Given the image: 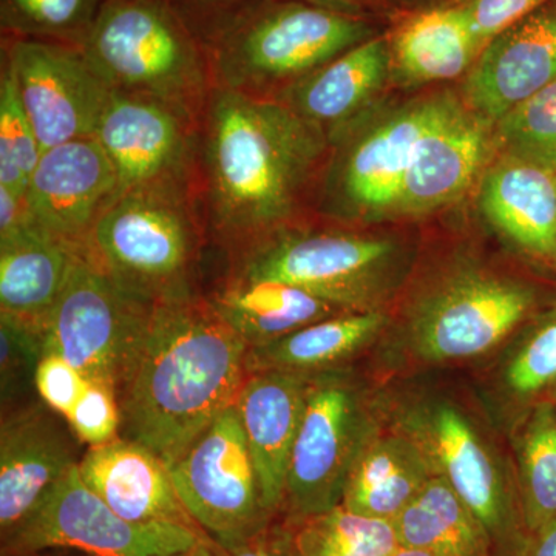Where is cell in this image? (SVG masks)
Wrapping results in <instances>:
<instances>
[{
	"mask_svg": "<svg viewBox=\"0 0 556 556\" xmlns=\"http://www.w3.org/2000/svg\"><path fill=\"white\" fill-rule=\"evenodd\" d=\"M327 149L325 130L281 101L214 87L200 124L204 225L230 254L288 228Z\"/></svg>",
	"mask_w": 556,
	"mask_h": 556,
	"instance_id": "6da1fadb",
	"label": "cell"
},
{
	"mask_svg": "<svg viewBox=\"0 0 556 556\" xmlns=\"http://www.w3.org/2000/svg\"><path fill=\"white\" fill-rule=\"evenodd\" d=\"M251 348L206 298L153 305L118 391L121 437L167 467L237 397Z\"/></svg>",
	"mask_w": 556,
	"mask_h": 556,
	"instance_id": "7a4b0ae2",
	"label": "cell"
},
{
	"mask_svg": "<svg viewBox=\"0 0 556 556\" xmlns=\"http://www.w3.org/2000/svg\"><path fill=\"white\" fill-rule=\"evenodd\" d=\"M80 50L110 89L201 124L214 89L203 40L166 0H105Z\"/></svg>",
	"mask_w": 556,
	"mask_h": 556,
	"instance_id": "3957f363",
	"label": "cell"
},
{
	"mask_svg": "<svg viewBox=\"0 0 556 556\" xmlns=\"http://www.w3.org/2000/svg\"><path fill=\"white\" fill-rule=\"evenodd\" d=\"M199 193L185 189L119 192L102 212L83 251L124 292L159 305L199 295L204 223Z\"/></svg>",
	"mask_w": 556,
	"mask_h": 556,
	"instance_id": "277c9868",
	"label": "cell"
},
{
	"mask_svg": "<svg viewBox=\"0 0 556 556\" xmlns=\"http://www.w3.org/2000/svg\"><path fill=\"white\" fill-rule=\"evenodd\" d=\"M368 35L367 25L351 14L288 2L244 7L204 47L214 87L273 100L270 91L285 86V93Z\"/></svg>",
	"mask_w": 556,
	"mask_h": 556,
	"instance_id": "5b68a950",
	"label": "cell"
},
{
	"mask_svg": "<svg viewBox=\"0 0 556 556\" xmlns=\"http://www.w3.org/2000/svg\"><path fill=\"white\" fill-rule=\"evenodd\" d=\"M232 258L230 274L294 285L345 313L379 309L402 265L391 240L291 228L270 233Z\"/></svg>",
	"mask_w": 556,
	"mask_h": 556,
	"instance_id": "8992f818",
	"label": "cell"
},
{
	"mask_svg": "<svg viewBox=\"0 0 556 556\" xmlns=\"http://www.w3.org/2000/svg\"><path fill=\"white\" fill-rule=\"evenodd\" d=\"M211 540L174 525H139L121 517L79 475L76 464L35 511L2 538V556L43 551L86 556H199Z\"/></svg>",
	"mask_w": 556,
	"mask_h": 556,
	"instance_id": "52a82bcc",
	"label": "cell"
},
{
	"mask_svg": "<svg viewBox=\"0 0 556 556\" xmlns=\"http://www.w3.org/2000/svg\"><path fill=\"white\" fill-rule=\"evenodd\" d=\"M152 306L124 292L79 248L43 327V354H60L118 397Z\"/></svg>",
	"mask_w": 556,
	"mask_h": 556,
	"instance_id": "ba28073f",
	"label": "cell"
},
{
	"mask_svg": "<svg viewBox=\"0 0 556 556\" xmlns=\"http://www.w3.org/2000/svg\"><path fill=\"white\" fill-rule=\"evenodd\" d=\"M376 427L367 396L353 376L342 368L309 375L288 468L283 511L289 521L340 506L348 475Z\"/></svg>",
	"mask_w": 556,
	"mask_h": 556,
	"instance_id": "9c48e42d",
	"label": "cell"
},
{
	"mask_svg": "<svg viewBox=\"0 0 556 556\" xmlns=\"http://www.w3.org/2000/svg\"><path fill=\"white\" fill-rule=\"evenodd\" d=\"M179 500L218 547L232 548L273 525L236 404L219 413L169 466Z\"/></svg>",
	"mask_w": 556,
	"mask_h": 556,
	"instance_id": "30bf717a",
	"label": "cell"
},
{
	"mask_svg": "<svg viewBox=\"0 0 556 556\" xmlns=\"http://www.w3.org/2000/svg\"><path fill=\"white\" fill-rule=\"evenodd\" d=\"M532 305L533 292L511 278L459 270L427 292L413 309L409 346L428 364L481 356L500 345Z\"/></svg>",
	"mask_w": 556,
	"mask_h": 556,
	"instance_id": "8fae6325",
	"label": "cell"
},
{
	"mask_svg": "<svg viewBox=\"0 0 556 556\" xmlns=\"http://www.w3.org/2000/svg\"><path fill=\"white\" fill-rule=\"evenodd\" d=\"M426 453L433 473L463 497L492 536L497 551L517 556L527 532L506 481L484 439L456 405L428 401L408 408L399 420Z\"/></svg>",
	"mask_w": 556,
	"mask_h": 556,
	"instance_id": "7c38bea8",
	"label": "cell"
},
{
	"mask_svg": "<svg viewBox=\"0 0 556 556\" xmlns=\"http://www.w3.org/2000/svg\"><path fill=\"white\" fill-rule=\"evenodd\" d=\"M2 64L13 76L42 152L94 137L113 90L80 47L10 38Z\"/></svg>",
	"mask_w": 556,
	"mask_h": 556,
	"instance_id": "4fadbf2b",
	"label": "cell"
},
{
	"mask_svg": "<svg viewBox=\"0 0 556 556\" xmlns=\"http://www.w3.org/2000/svg\"><path fill=\"white\" fill-rule=\"evenodd\" d=\"M94 138L115 167L119 192L185 189L200 197V124L179 110L112 91Z\"/></svg>",
	"mask_w": 556,
	"mask_h": 556,
	"instance_id": "5bb4252c",
	"label": "cell"
},
{
	"mask_svg": "<svg viewBox=\"0 0 556 556\" xmlns=\"http://www.w3.org/2000/svg\"><path fill=\"white\" fill-rule=\"evenodd\" d=\"M112 161L97 138L43 150L28 181V208L40 229L83 248L102 212L118 197Z\"/></svg>",
	"mask_w": 556,
	"mask_h": 556,
	"instance_id": "9a60e30c",
	"label": "cell"
},
{
	"mask_svg": "<svg viewBox=\"0 0 556 556\" xmlns=\"http://www.w3.org/2000/svg\"><path fill=\"white\" fill-rule=\"evenodd\" d=\"M42 401L2 412L0 422V538L22 525L47 493L79 464L75 433Z\"/></svg>",
	"mask_w": 556,
	"mask_h": 556,
	"instance_id": "2e32d148",
	"label": "cell"
},
{
	"mask_svg": "<svg viewBox=\"0 0 556 556\" xmlns=\"http://www.w3.org/2000/svg\"><path fill=\"white\" fill-rule=\"evenodd\" d=\"M450 94L409 102L358 138L336 163L331 195L346 214H391L402 178L424 131Z\"/></svg>",
	"mask_w": 556,
	"mask_h": 556,
	"instance_id": "e0dca14e",
	"label": "cell"
},
{
	"mask_svg": "<svg viewBox=\"0 0 556 556\" xmlns=\"http://www.w3.org/2000/svg\"><path fill=\"white\" fill-rule=\"evenodd\" d=\"M485 119L450 94L413 152L394 214H426L459 199L478 177L489 152Z\"/></svg>",
	"mask_w": 556,
	"mask_h": 556,
	"instance_id": "ac0fdd59",
	"label": "cell"
},
{
	"mask_svg": "<svg viewBox=\"0 0 556 556\" xmlns=\"http://www.w3.org/2000/svg\"><path fill=\"white\" fill-rule=\"evenodd\" d=\"M556 79V10H538L479 53L466 83L468 109L486 123Z\"/></svg>",
	"mask_w": 556,
	"mask_h": 556,
	"instance_id": "d6986e66",
	"label": "cell"
},
{
	"mask_svg": "<svg viewBox=\"0 0 556 556\" xmlns=\"http://www.w3.org/2000/svg\"><path fill=\"white\" fill-rule=\"evenodd\" d=\"M78 467L83 481L121 517L201 532L179 500L169 467L144 445L119 437L89 447Z\"/></svg>",
	"mask_w": 556,
	"mask_h": 556,
	"instance_id": "ffe728a7",
	"label": "cell"
},
{
	"mask_svg": "<svg viewBox=\"0 0 556 556\" xmlns=\"http://www.w3.org/2000/svg\"><path fill=\"white\" fill-rule=\"evenodd\" d=\"M308 379L309 375L277 369L249 372L236 402L266 506L276 517L283 511Z\"/></svg>",
	"mask_w": 556,
	"mask_h": 556,
	"instance_id": "44dd1931",
	"label": "cell"
},
{
	"mask_svg": "<svg viewBox=\"0 0 556 556\" xmlns=\"http://www.w3.org/2000/svg\"><path fill=\"white\" fill-rule=\"evenodd\" d=\"M479 203L506 239L540 257L556 255V174L506 155L485 172Z\"/></svg>",
	"mask_w": 556,
	"mask_h": 556,
	"instance_id": "7402d4cb",
	"label": "cell"
},
{
	"mask_svg": "<svg viewBox=\"0 0 556 556\" xmlns=\"http://www.w3.org/2000/svg\"><path fill=\"white\" fill-rule=\"evenodd\" d=\"M206 300L251 350L345 313L294 285L230 273Z\"/></svg>",
	"mask_w": 556,
	"mask_h": 556,
	"instance_id": "603a6c76",
	"label": "cell"
},
{
	"mask_svg": "<svg viewBox=\"0 0 556 556\" xmlns=\"http://www.w3.org/2000/svg\"><path fill=\"white\" fill-rule=\"evenodd\" d=\"M433 475L424 450L401 427H376L348 475L340 506L393 521Z\"/></svg>",
	"mask_w": 556,
	"mask_h": 556,
	"instance_id": "cb8c5ba5",
	"label": "cell"
},
{
	"mask_svg": "<svg viewBox=\"0 0 556 556\" xmlns=\"http://www.w3.org/2000/svg\"><path fill=\"white\" fill-rule=\"evenodd\" d=\"M391 67V47L367 39L285 91L277 101L320 129H340L375 97Z\"/></svg>",
	"mask_w": 556,
	"mask_h": 556,
	"instance_id": "d4e9b609",
	"label": "cell"
},
{
	"mask_svg": "<svg viewBox=\"0 0 556 556\" xmlns=\"http://www.w3.org/2000/svg\"><path fill=\"white\" fill-rule=\"evenodd\" d=\"M78 249L38 225L0 241V316L43 331Z\"/></svg>",
	"mask_w": 556,
	"mask_h": 556,
	"instance_id": "484cf974",
	"label": "cell"
},
{
	"mask_svg": "<svg viewBox=\"0 0 556 556\" xmlns=\"http://www.w3.org/2000/svg\"><path fill=\"white\" fill-rule=\"evenodd\" d=\"M387 324V314L379 309L324 318L285 338L249 350L248 371L277 369L316 375L340 368L343 362L371 345Z\"/></svg>",
	"mask_w": 556,
	"mask_h": 556,
	"instance_id": "4316f807",
	"label": "cell"
},
{
	"mask_svg": "<svg viewBox=\"0 0 556 556\" xmlns=\"http://www.w3.org/2000/svg\"><path fill=\"white\" fill-rule=\"evenodd\" d=\"M391 522L399 546L434 556H495V544L484 525L438 475L428 479Z\"/></svg>",
	"mask_w": 556,
	"mask_h": 556,
	"instance_id": "83f0119b",
	"label": "cell"
},
{
	"mask_svg": "<svg viewBox=\"0 0 556 556\" xmlns=\"http://www.w3.org/2000/svg\"><path fill=\"white\" fill-rule=\"evenodd\" d=\"M478 53L459 5L417 14L399 28L391 46L397 73L412 83L455 79Z\"/></svg>",
	"mask_w": 556,
	"mask_h": 556,
	"instance_id": "f1b7e54d",
	"label": "cell"
},
{
	"mask_svg": "<svg viewBox=\"0 0 556 556\" xmlns=\"http://www.w3.org/2000/svg\"><path fill=\"white\" fill-rule=\"evenodd\" d=\"M518 501L526 532L556 521V417L552 404L538 405L518 447Z\"/></svg>",
	"mask_w": 556,
	"mask_h": 556,
	"instance_id": "f546056e",
	"label": "cell"
},
{
	"mask_svg": "<svg viewBox=\"0 0 556 556\" xmlns=\"http://www.w3.org/2000/svg\"><path fill=\"white\" fill-rule=\"evenodd\" d=\"M292 525L298 556H390L399 547L393 522L343 506Z\"/></svg>",
	"mask_w": 556,
	"mask_h": 556,
	"instance_id": "4dcf8cb0",
	"label": "cell"
},
{
	"mask_svg": "<svg viewBox=\"0 0 556 556\" xmlns=\"http://www.w3.org/2000/svg\"><path fill=\"white\" fill-rule=\"evenodd\" d=\"M105 0H0L11 38L80 47Z\"/></svg>",
	"mask_w": 556,
	"mask_h": 556,
	"instance_id": "1f68e13d",
	"label": "cell"
},
{
	"mask_svg": "<svg viewBox=\"0 0 556 556\" xmlns=\"http://www.w3.org/2000/svg\"><path fill=\"white\" fill-rule=\"evenodd\" d=\"M506 155L556 174V79L496 123Z\"/></svg>",
	"mask_w": 556,
	"mask_h": 556,
	"instance_id": "d6a6232c",
	"label": "cell"
},
{
	"mask_svg": "<svg viewBox=\"0 0 556 556\" xmlns=\"http://www.w3.org/2000/svg\"><path fill=\"white\" fill-rule=\"evenodd\" d=\"M42 155L31 121L22 105L13 76L2 64L0 76V186L25 195Z\"/></svg>",
	"mask_w": 556,
	"mask_h": 556,
	"instance_id": "836d02e7",
	"label": "cell"
},
{
	"mask_svg": "<svg viewBox=\"0 0 556 556\" xmlns=\"http://www.w3.org/2000/svg\"><path fill=\"white\" fill-rule=\"evenodd\" d=\"M43 356V331L0 316V399L2 412L21 405L35 388Z\"/></svg>",
	"mask_w": 556,
	"mask_h": 556,
	"instance_id": "e575fe53",
	"label": "cell"
},
{
	"mask_svg": "<svg viewBox=\"0 0 556 556\" xmlns=\"http://www.w3.org/2000/svg\"><path fill=\"white\" fill-rule=\"evenodd\" d=\"M507 387L518 396H533L556 383V314L532 332L507 364Z\"/></svg>",
	"mask_w": 556,
	"mask_h": 556,
	"instance_id": "d590c367",
	"label": "cell"
},
{
	"mask_svg": "<svg viewBox=\"0 0 556 556\" xmlns=\"http://www.w3.org/2000/svg\"><path fill=\"white\" fill-rule=\"evenodd\" d=\"M67 424L75 438L89 447L108 444L121 437L118 397L108 387L89 383Z\"/></svg>",
	"mask_w": 556,
	"mask_h": 556,
	"instance_id": "8d00e7d4",
	"label": "cell"
},
{
	"mask_svg": "<svg viewBox=\"0 0 556 556\" xmlns=\"http://www.w3.org/2000/svg\"><path fill=\"white\" fill-rule=\"evenodd\" d=\"M547 2L548 0H467L459 7L466 16L468 30L482 51L486 43L543 9Z\"/></svg>",
	"mask_w": 556,
	"mask_h": 556,
	"instance_id": "74e56055",
	"label": "cell"
},
{
	"mask_svg": "<svg viewBox=\"0 0 556 556\" xmlns=\"http://www.w3.org/2000/svg\"><path fill=\"white\" fill-rule=\"evenodd\" d=\"M89 383L83 372L60 354L46 353L40 358L35 378L36 393L47 407L56 412L65 420L86 393Z\"/></svg>",
	"mask_w": 556,
	"mask_h": 556,
	"instance_id": "f35d334b",
	"label": "cell"
},
{
	"mask_svg": "<svg viewBox=\"0 0 556 556\" xmlns=\"http://www.w3.org/2000/svg\"><path fill=\"white\" fill-rule=\"evenodd\" d=\"M199 556H298L292 521L273 522L247 543L232 548L211 544Z\"/></svg>",
	"mask_w": 556,
	"mask_h": 556,
	"instance_id": "ab89813d",
	"label": "cell"
},
{
	"mask_svg": "<svg viewBox=\"0 0 556 556\" xmlns=\"http://www.w3.org/2000/svg\"><path fill=\"white\" fill-rule=\"evenodd\" d=\"M166 2L177 11L189 27L195 17L206 16L207 25L201 36L203 43L204 39L212 31L217 30L223 22L230 20L233 14L249 5L248 0H166Z\"/></svg>",
	"mask_w": 556,
	"mask_h": 556,
	"instance_id": "60d3db41",
	"label": "cell"
},
{
	"mask_svg": "<svg viewBox=\"0 0 556 556\" xmlns=\"http://www.w3.org/2000/svg\"><path fill=\"white\" fill-rule=\"evenodd\" d=\"M36 225L28 208L27 197L0 186V241Z\"/></svg>",
	"mask_w": 556,
	"mask_h": 556,
	"instance_id": "b9f144b4",
	"label": "cell"
},
{
	"mask_svg": "<svg viewBox=\"0 0 556 556\" xmlns=\"http://www.w3.org/2000/svg\"><path fill=\"white\" fill-rule=\"evenodd\" d=\"M517 556H556V521L527 533Z\"/></svg>",
	"mask_w": 556,
	"mask_h": 556,
	"instance_id": "7bdbcfd3",
	"label": "cell"
},
{
	"mask_svg": "<svg viewBox=\"0 0 556 556\" xmlns=\"http://www.w3.org/2000/svg\"><path fill=\"white\" fill-rule=\"evenodd\" d=\"M305 2L324 7V9L340 11V13H346V9L356 5V3L364 2V0H305Z\"/></svg>",
	"mask_w": 556,
	"mask_h": 556,
	"instance_id": "ee69618b",
	"label": "cell"
},
{
	"mask_svg": "<svg viewBox=\"0 0 556 556\" xmlns=\"http://www.w3.org/2000/svg\"><path fill=\"white\" fill-rule=\"evenodd\" d=\"M390 556H434L428 552L419 551V548L399 546Z\"/></svg>",
	"mask_w": 556,
	"mask_h": 556,
	"instance_id": "f6af8a7d",
	"label": "cell"
},
{
	"mask_svg": "<svg viewBox=\"0 0 556 556\" xmlns=\"http://www.w3.org/2000/svg\"><path fill=\"white\" fill-rule=\"evenodd\" d=\"M20 556H56L53 555V551L36 552V554L20 555Z\"/></svg>",
	"mask_w": 556,
	"mask_h": 556,
	"instance_id": "bcb514c9",
	"label": "cell"
},
{
	"mask_svg": "<svg viewBox=\"0 0 556 556\" xmlns=\"http://www.w3.org/2000/svg\"><path fill=\"white\" fill-rule=\"evenodd\" d=\"M552 407H554V413H555V417H556V393H555V401H554V404H552Z\"/></svg>",
	"mask_w": 556,
	"mask_h": 556,
	"instance_id": "7dc6e473",
	"label": "cell"
}]
</instances>
